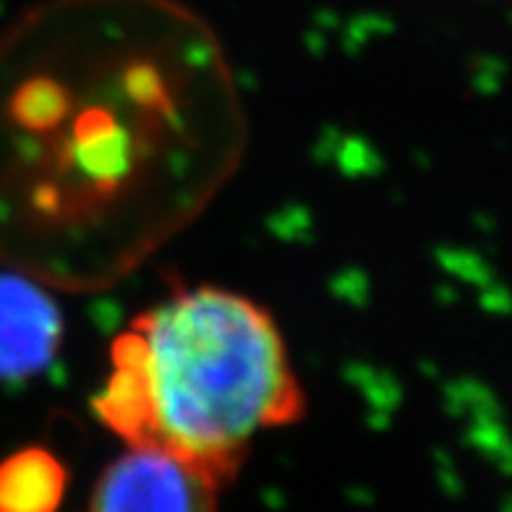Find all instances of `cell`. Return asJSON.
<instances>
[{"label": "cell", "mask_w": 512, "mask_h": 512, "mask_svg": "<svg viewBox=\"0 0 512 512\" xmlns=\"http://www.w3.org/2000/svg\"><path fill=\"white\" fill-rule=\"evenodd\" d=\"M236 71L181 0H40L0 32V264L48 290L121 283L246 155Z\"/></svg>", "instance_id": "obj_1"}, {"label": "cell", "mask_w": 512, "mask_h": 512, "mask_svg": "<svg viewBox=\"0 0 512 512\" xmlns=\"http://www.w3.org/2000/svg\"><path fill=\"white\" fill-rule=\"evenodd\" d=\"M92 408L123 445L176 452L230 484L262 434L298 424L306 392L272 311L223 285L176 288L110 343Z\"/></svg>", "instance_id": "obj_2"}, {"label": "cell", "mask_w": 512, "mask_h": 512, "mask_svg": "<svg viewBox=\"0 0 512 512\" xmlns=\"http://www.w3.org/2000/svg\"><path fill=\"white\" fill-rule=\"evenodd\" d=\"M223 486L176 452L126 445L97 476L87 512H220Z\"/></svg>", "instance_id": "obj_3"}, {"label": "cell", "mask_w": 512, "mask_h": 512, "mask_svg": "<svg viewBox=\"0 0 512 512\" xmlns=\"http://www.w3.org/2000/svg\"><path fill=\"white\" fill-rule=\"evenodd\" d=\"M61 311L48 288L8 270L0 275V379H27L53 361Z\"/></svg>", "instance_id": "obj_4"}, {"label": "cell", "mask_w": 512, "mask_h": 512, "mask_svg": "<svg viewBox=\"0 0 512 512\" xmlns=\"http://www.w3.org/2000/svg\"><path fill=\"white\" fill-rule=\"evenodd\" d=\"M66 468L45 447L0 460V512H55L66 492Z\"/></svg>", "instance_id": "obj_5"}]
</instances>
